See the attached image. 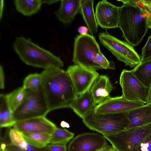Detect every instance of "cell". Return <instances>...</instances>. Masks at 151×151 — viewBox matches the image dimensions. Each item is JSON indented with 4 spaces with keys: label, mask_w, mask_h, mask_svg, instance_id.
<instances>
[{
    "label": "cell",
    "mask_w": 151,
    "mask_h": 151,
    "mask_svg": "<svg viewBox=\"0 0 151 151\" xmlns=\"http://www.w3.org/2000/svg\"><path fill=\"white\" fill-rule=\"evenodd\" d=\"M8 135L10 143L7 145L17 151H50L47 146L40 147L26 141L22 133L13 128L9 129Z\"/></svg>",
    "instance_id": "obj_19"
},
{
    "label": "cell",
    "mask_w": 151,
    "mask_h": 151,
    "mask_svg": "<svg viewBox=\"0 0 151 151\" xmlns=\"http://www.w3.org/2000/svg\"><path fill=\"white\" fill-rule=\"evenodd\" d=\"M3 151H17L12 147L7 146L6 149Z\"/></svg>",
    "instance_id": "obj_38"
},
{
    "label": "cell",
    "mask_w": 151,
    "mask_h": 151,
    "mask_svg": "<svg viewBox=\"0 0 151 151\" xmlns=\"http://www.w3.org/2000/svg\"><path fill=\"white\" fill-rule=\"evenodd\" d=\"M6 144L4 142H1L0 151H3L6 148Z\"/></svg>",
    "instance_id": "obj_37"
},
{
    "label": "cell",
    "mask_w": 151,
    "mask_h": 151,
    "mask_svg": "<svg viewBox=\"0 0 151 151\" xmlns=\"http://www.w3.org/2000/svg\"><path fill=\"white\" fill-rule=\"evenodd\" d=\"M133 70L134 75L145 87H151V57L141 61Z\"/></svg>",
    "instance_id": "obj_21"
},
{
    "label": "cell",
    "mask_w": 151,
    "mask_h": 151,
    "mask_svg": "<svg viewBox=\"0 0 151 151\" xmlns=\"http://www.w3.org/2000/svg\"><path fill=\"white\" fill-rule=\"evenodd\" d=\"M101 43L107 49L125 66L135 68L141 62V57L135 50L134 47L127 42L120 40L109 34L106 30L99 33Z\"/></svg>",
    "instance_id": "obj_8"
},
{
    "label": "cell",
    "mask_w": 151,
    "mask_h": 151,
    "mask_svg": "<svg viewBox=\"0 0 151 151\" xmlns=\"http://www.w3.org/2000/svg\"><path fill=\"white\" fill-rule=\"evenodd\" d=\"M151 134V123L115 134L103 135L115 151H137L140 143Z\"/></svg>",
    "instance_id": "obj_7"
},
{
    "label": "cell",
    "mask_w": 151,
    "mask_h": 151,
    "mask_svg": "<svg viewBox=\"0 0 151 151\" xmlns=\"http://www.w3.org/2000/svg\"><path fill=\"white\" fill-rule=\"evenodd\" d=\"M16 122L14 121L12 113L9 106L6 95H0V126L1 128H9Z\"/></svg>",
    "instance_id": "obj_23"
},
{
    "label": "cell",
    "mask_w": 151,
    "mask_h": 151,
    "mask_svg": "<svg viewBox=\"0 0 151 151\" xmlns=\"http://www.w3.org/2000/svg\"><path fill=\"white\" fill-rule=\"evenodd\" d=\"M129 124L127 129L151 123V102L126 112Z\"/></svg>",
    "instance_id": "obj_17"
},
{
    "label": "cell",
    "mask_w": 151,
    "mask_h": 151,
    "mask_svg": "<svg viewBox=\"0 0 151 151\" xmlns=\"http://www.w3.org/2000/svg\"><path fill=\"white\" fill-rule=\"evenodd\" d=\"M24 139L32 145L40 147H46L50 143L51 135L46 133H22Z\"/></svg>",
    "instance_id": "obj_25"
},
{
    "label": "cell",
    "mask_w": 151,
    "mask_h": 151,
    "mask_svg": "<svg viewBox=\"0 0 151 151\" xmlns=\"http://www.w3.org/2000/svg\"><path fill=\"white\" fill-rule=\"evenodd\" d=\"M95 15L98 25L102 29L118 27L119 7L106 0L99 1L96 7Z\"/></svg>",
    "instance_id": "obj_11"
},
{
    "label": "cell",
    "mask_w": 151,
    "mask_h": 151,
    "mask_svg": "<svg viewBox=\"0 0 151 151\" xmlns=\"http://www.w3.org/2000/svg\"><path fill=\"white\" fill-rule=\"evenodd\" d=\"M12 127L21 133H46L50 135L57 127L54 123L45 116L17 122Z\"/></svg>",
    "instance_id": "obj_14"
},
{
    "label": "cell",
    "mask_w": 151,
    "mask_h": 151,
    "mask_svg": "<svg viewBox=\"0 0 151 151\" xmlns=\"http://www.w3.org/2000/svg\"><path fill=\"white\" fill-rule=\"evenodd\" d=\"M13 47L25 64L44 69L61 68L64 65L60 58L22 36L17 37Z\"/></svg>",
    "instance_id": "obj_3"
},
{
    "label": "cell",
    "mask_w": 151,
    "mask_h": 151,
    "mask_svg": "<svg viewBox=\"0 0 151 151\" xmlns=\"http://www.w3.org/2000/svg\"><path fill=\"white\" fill-rule=\"evenodd\" d=\"M102 135L86 133L78 135L70 142L68 151H97L107 145Z\"/></svg>",
    "instance_id": "obj_13"
},
{
    "label": "cell",
    "mask_w": 151,
    "mask_h": 151,
    "mask_svg": "<svg viewBox=\"0 0 151 151\" xmlns=\"http://www.w3.org/2000/svg\"><path fill=\"white\" fill-rule=\"evenodd\" d=\"M82 119L88 128L103 135L117 133L125 130L129 124L126 112L97 114L93 109Z\"/></svg>",
    "instance_id": "obj_4"
},
{
    "label": "cell",
    "mask_w": 151,
    "mask_h": 151,
    "mask_svg": "<svg viewBox=\"0 0 151 151\" xmlns=\"http://www.w3.org/2000/svg\"><path fill=\"white\" fill-rule=\"evenodd\" d=\"M0 19H1L4 7V1L1 0L0 4Z\"/></svg>",
    "instance_id": "obj_35"
},
{
    "label": "cell",
    "mask_w": 151,
    "mask_h": 151,
    "mask_svg": "<svg viewBox=\"0 0 151 151\" xmlns=\"http://www.w3.org/2000/svg\"><path fill=\"white\" fill-rule=\"evenodd\" d=\"M60 1L59 0H42V1L43 4L45 3L48 5H50L54 3H55L58 1Z\"/></svg>",
    "instance_id": "obj_36"
},
{
    "label": "cell",
    "mask_w": 151,
    "mask_h": 151,
    "mask_svg": "<svg viewBox=\"0 0 151 151\" xmlns=\"http://www.w3.org/2000/svg\"><path fill=\"white\" fill-rule=\"evenodd\" d=\"M119 84L122 96L130 101L148 103L150 88L145 87L134 75L133 70L124 69L122 71Z\"/></svg>",
    "instance_id": "obj_9"
},
{
    "label": "cell",
    "mask_w": 151,
    "mask_h": 151,
    "mask_svg": "<svg viewBox=\"0 0 151 151\" xmlns=\"http://www.w3.org/2000/svg\"></svg>",
    "instance_id": "obj_39"
},
{
    "label": "cell",
    "mask_w": 151,
    "mask_h": 151,
    "mask_svg": "<svg viewBox=\"0 0 151 151\" xmlns=\"http://www.w3.org/2000/svg\"><path fill=\"white\" fill-rule=\"evenodd\" d=\"M144 10L147 13V22L149 29H151V0H139Z\"/></svg>",
    "instance_id": "obj_28"
},
{
    "label": "cell",
    "mask_w": 151,
    "mask_h": 151,
    "mask_svg": "<svg viewBox=\"0 0 151 151\" xmlns=\"http://www.w3.org/2000/svg\"><path fill=\"white\" fill-rule=\"evenodd\" d=\"M74 136V133L67 129L57 127L51 135L50 143L66 145Z\"/></svg>",
    "instance_id": "obj_26"
},
{
    "label": "cell",
    "mask_w": 151,
    "mask_h": 151,
    "mask_svg": "<svg viewBox=\"0 0 151 151\" xmlns=\"http://www.w3.org/2000/svg\"><path fill=\"white\" fill-rule=\"evenodd\" d=\"M93 0H81L80 13L91 35L97 33L98 25L94 12Z\"/></svg>",
    "instance_id": "obj_20"
},
{
    "label": "cell",
    "mask_w": 151,
    "mask_h": 151,
    "mask_svg": "<svg viewBox=\"0 0 151 151\" xmlns=\"http://www.w3.org/2000/svg\"><path fill=\"white\" fill-rule=\"evenodd\" d=\"M26 92V89L22 86L6 95L9 106L12 113L23 101Z\"/></svg>",
    "instance_id": "obj_24"
},
{
    "label": "cell",
    "mask_w": 151,
    "mask_h": 151,
    "mask_svg": "<svg viewBox=\"0 0 151 151\" xmlns=\"http://www.w3.org/2000/svg\"><path fill=\"white\" fill-rule=\"evenodd\" d=\"M145 104L141 102L129 101L122 96L110 97L101 103L96 105L93 111L97 114L119 113L127 112Z\"/></svg>",
    "instance_id": "obj_12"
},
{
    "label": "cell",
    "mask_w": 151,
    "mask_h": 151,
    "mask_svg": "<svg viewBox=\"0 0 151 151\" xmlns=\"http://www.w3.org/2000/svg\"><path fill=\"white\" fill-rule=\"evenodd\" d=\"M96 104L89 90L78 96L70 108L82 119L94 109Z\"/></svg>",
    "instance_id": "obj_18"
},
{
    "label": "cell",
    "mask_w": 151,
    "mask_h": 151,
    "mask_svg": "<svg viewBox=\"0 0 151 151\" xmlns=\"http://www.w3.org/2000/svg\"><path fill=\"white\" fill-rule=\"evenodd\" d=\"M78 30L80 35H86L88 34L89 31L88 27L84 26L79 27L78 29Z\"/></svg>",
    "instance_id": "obj_33"
},
{
    "label": "cell",
    "mask_w": 151,
    "mask_h": 151,
    "mask_svg": "<svg viewBox=\"0 0 151 151\" xmlns=\"http://www.w3.org/2000/svg\"><path fill=\"white\" fill-rule=\"evenodd\" d=\"M41 85L50 111L70 108L78 95L67 71L61 68L44 69Z\"/></svg>",
    "instance_id": "obj_1"
},
{
    "label": "cell",
    "mask_w": 151,
    "mask_h": 151,
    "mask_svg": "<svg viewBox=\"0 0 151 151\" xmlns=\"http://www.w3.org/2000/svg\"><path fill=\"white\" fill-rule=\"evenodd\" d=\"M14 4L17 11L28 17L37 13L43 4L42 0H15Z\"/></svg>",
    "instance_id": "obj_22"
},
{
    "label": "cell",
    "mask_w": 151,
    "mask_h": 151,
    "mask_svg": "<svg viewBox=\"0 0 151 151\" xmlns=\"http://www.w3.org/2000/svg\"><path fill=\"white\" fill-rule=\"evenodd\" d=\"M97 151H115L112 147L107 145Z\"/></svg>",
    "instance_id": "obj_34"
},
{
    "label": "cell",
    "mask_w": 151,
    "mask_h": 151,
    "mask_svg": "<svg viewBox=\"0 0 151 151\" xmlns=\"http://www.w3.org/2000/svg\"><path fill=\"white\" fill-rule=\"evenodd\" d=\"M5 86V77L3 66H0V88L3 89Z\"/></svg>",
    "instance_id": "obj_32"
},
{
    "label": "cell",
    "mask_w": 151,
    "mask_h": 151,
    "mask_svg": "<svg viewBox=\"0 0 151 151\" xmlns=\"http://www.w3.org/2000/svg\"><path fill=\"white\" fill-rule=\"evenodd\" d=\"M60 1V6L54 14L63 24H70L75 15L80 13L81 0H62Z\"/></svg>",
    "instance_id": "obj_16"
},
{
    "label": "cell",
    "mask_w": 151,
    "mask_h": 151,
    "mask_svg": "<svg viewBox=\"0 0 151 151\" xmlns=\"http://www.w3.org/2000/svg\"><path fill=\"white\" fill-rule=\"evenodd\" d=\"M114 88L108 76L99 75L92 85L90 91L96 105L110 98V93Z\"/></svg>",
    "instance_id": "obj_15"
},
{
    "label": "cell",
    "mask_w": 151,
    "mask_h": 151,
    "mask_svg": "<svg viewBox=\"0 0 151 151\" xmlns=\"http://www.w3.org/2000/svg\"><path fill=\"white\" fill-rule=\"evenodd\" d=\"M123 3L119 7L118 27L122 37L131 45L136 47L141 42L149 29L148 15L139 0H117Z\"/></svg>",
    "instance_id": "obj_2"
},
{
    "label": "cell",
    "mask_w": 151,
    "mask_h": 151,
    "mask_svg": "<svg viewBox=\"0 0 151 151\" xmlns=\"http://www.w3.org/2000/svg\"><path fill=\"white\" fill-rule=\"evenodd\" d=\"M42 80L41 73L30 74L24 79L22 87L26 90L38 88L41 86Z\"/></svg>",
    "instance_id": "obj_27"
},
{
    "label": "cell",
    "mask_w": 151,
    "mask_h": 151,
    "mask_svg": "<svg viewBox=\"0 0 151 151\" xmlns=\"http://www.w3.org/2000/svg\"><path fill=\"white\" fill-rule=\"evenodd\" d=\"M66 71L71 78L78 95L90 90L99 75L96 70L77 65L69 66Z\"/></svg>",
    "instance_id": "obj_10"
},
{
    "label": "cell",
    "mask_w": 151,
    "mask_h": 151,
    "mask_svg": "<svg viewBox=\"0 0 151 151\" xmlns=\"http://www.w3.org/2000/svg\"><path fill=\"white\" fill-rule=\"evenodd\" d=\"M137 151H151V134L140 143Z\"/></svg>",
    "instance_id": "obj_30"
},
{
    "label": "cell",
    "mask_w": 151,
    "mask_h": 151,
    "mask_svg": "<svg viewBox=\"0 0 151 151\" xmlns=\"http://www.w3.org/2000/svg\"><path fill=\"white\" fill-rule=\"evenodd\" d=\"M26 90L23 101L12 113L13 119L15 122L45 116L50 112L41 86Z\"/></svg>",
    "instance_id": "obj_6"
},
{
    "label": "cell",
    "mask_w": 151,
    "mask_h": 151,
    "mask_svg": "<svg viewBox=\"0 0 151 151\" xmlns=\"http://www.w3.org/2000/svg\"><path fill=\"white\" fill-rule=\"evenodd\" d=\"M99 45L93 36L78 35L74 43L72 62L74 65L96 70L102 69L97 61L101 53Z\"/></svg>",
    "instance_id": "obj_5"
},
{
    "label": "cell",
    "mask_w": 151,
    "mask_h": 151,
    "mask_svg": "<svg viewBox=\"0 0 151 151\" xmlns=\"http://www.w3.org/2000/svg\"><path fill=\"white\" fill-rule=\"evenodd\" d=\"M151 57V35L148 37L145 45L142 49L141 61Z\"/></svg>",
    "instance_id": "obj_29"
},
{
    "label": "cell",
    "mask_w": 151,
    "mask_h": 151,
    "mask_svg": "<svg viewBox=\"0 0 151 151\" xmlns=\"http://www.w3.org/2000/svg\"><path fill=\"white\" fill-rule=\"evenodd\" d=\"M50 151H66V145L51 144L47 145Z\"/></svg>",
    "instance_id": "obj_31"
}]
</instances>
